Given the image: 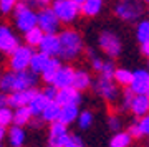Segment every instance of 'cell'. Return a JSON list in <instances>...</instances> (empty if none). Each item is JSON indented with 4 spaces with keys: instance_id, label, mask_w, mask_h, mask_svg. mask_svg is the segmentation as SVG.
I'll use <instances>...</instances> for the list:
<instances>
[{
    "instance_id": "1",
    "label": "cell",
    "mask_w": 149,
    "mask_h": 147,
    "mask_svg": "<svg viewBox=\"0 0 149 147\" xmlns=\"http://www.w3.org/2000/svg\"><path fill=\"white\" fill-rule=\"evenodd\" d=\"M38 83V74L33 71L27 69V71H8V73L2 74L0 79V89L2 93H17V91H25V89H35V86Z\"/></svg>"
},
{
    "instance_id": "2",
    "label": "cell",
    "mask_w": 149,
    "mask_h": 147,
    "mask_svg": "<svg viewBox=\"0 0 149 147\" xmlns=\"http://www.w3.org/2000/svg\"><path fill=\"white\" fill-rule=\"evenodd\" d=\"M60 37V45H61V50H60V56L63 60H73L81 53L83 50V38L76 30H71V28H66L58 35Z\"/></svg>"
},
{
    "instance_id": "3",
    "label": "cell",
    "mask_w": 149,
    "mask_h": 147,
    "mask_svg": "<svg viewBox=\"0 0 149 147\" xmlns=\"http://www.w3.org/2000/svg\"><path fill=\"white\" fill-rule=\"evenodd\" d=\"M13 17H15V26L23 33H28L33 30L35 26H38V13L33 12L27 3H17L15 10H13Z\"/></svg>"
},
{
    "instance_id": "4",
    "label": "cell",
    "mask_w": 149,
    "mask_h": 147,
    "mask_svg": "<svg viewBox=\"0 0 149 147\" xmlns=\"http://www.w3.org/2000/svg\"><path fill=\"white\" fill-rule=\"evenodd\" d=\"M81 0H56L52 3V8L61 23H71L81 12Z\"/></svg>"
},
{
    "instance_id": "5",
    "label": "cell",
    "mask_w": 149,
    "mask_h": 147,
    "mask_svg": "<svg viewBox=\"0 0 149 147\" xmlns=\"http://www.w3.org/2000/svg\"><path fill=\"white\" fill-rule=\"evenodd\" d=\"M33 50L27 45H20V46L17 48L15 51L10 55V71H27L30 69V63H32V58H33Z\"/></svg>"
},
{
    "instance_id": "6",
    "label": "cell",
    "mask_w": 149,
    "mask_h": 147,
    "mask_svg": "<svg viewBox=\"0 0 149 147\" xmlns=\"http://www.w3.org/2000/svg\"><path fill=\"white\" fill-rule=\"evenodd\" d=\"M114 13L124 21H134L139 17H143L144 5L141 2H134V0H123L114 7Z\"/></svg>"
},
{
    "instance_id": "7",
    "label": "cell",
    "mask_w": 149,
    "mask_h": 147,
    "mask_svg": "<svg viewBox=\"0 0 149 147\" xmlns=\"http://www.w3.org/2000/svg\"><path fill=\"white\" fill-rule=\"evenodd\" d=\"M58 17L55 15V12L52 7H45V8H40L38 12V28L42 30L45 35H56L60 28Z\"/></svg>"
},
{
    "instance_id": "8",
    "label": "cell",
    "mask_w": 149,
    "mask_h": 147,
    "mask_svg": "<svg viewBox=\"0 0 149 147\" xmlns=\"http://www.w3.org/2000/svg\"><path fill=\"white\" fill-rule=\"evenodd\" d=\"M98 42H100L101 50L106 53L108 56H111V58L119 56V53H121V42H119V38H118L113 32H109V30L101 32Z\"/></svg>"
},
{
    "instance_id": "9",
    "label": "cell",
    "mask_w": 149,
    "mask_h": 147,
    "mask_svg": "<svg viewBox=\"0 0 149 147\" xmlns=\"http://www.w3.org/2000/svg\"><path fill=\"white\" fill-rule=\"evenodd\" d=\"M18 46H20V42L15 32L8 25H0V51L12 55Z\"/></svg>"
},
{
    "instance_id": "10",
    "label": "cell",
    "mask_w": 149,
    "mask_h": 147,
    "mask_svg": "<svg viewBox=\"0 0 149 147\" xmlns=\"http://www.w3.org/2000/svg\"><path fill=\"white\" fill-rule=\"evenodd\" d=\"M68 126L61 122H53L50 124V132H48V147H65L68 141Z\"/></svg>"
},
{
    "instance_id": "11",
    "label": "cell",
    "mask_w": 149,
    "mask_h": 147,
    "mask_svg": "<svg viewBox=\"0 0 149 147\" xmlns=\"http://www.w3.org/2000/svg\"><path fill=\"white\" fill-rule=\"evenodd\" d=\"M95 88H96V93L101 96L103 99L109 101V103L118 99L119 93H118V88H116V84H114V79H108V78L100 76L95 84Z\"/></svg>"
},
{
    "instance_id": "12",
    "label": "cell",
    "mask_w": 149,
    "mask_h": 147,
    "mask_svg": "<svg viewBox=\"0 0 149 147\" xmlns=\"http://www.w3.org/2000/svg\"><path fill=\"white\" fill-rule=\"evenodd\" d=\"M37 89H25V91H17L8 94V107L12 109H20V107H28L32 99L37 96Z\"/></svg>"
},
{
    "instance_id": "13",
    "label": "cell",
    "mask_w": 149,
    "mask_h": 147,
    "mask_svg": "<svg viewBox=\"0 0 149 147\" xmlns=\"http://www.w3.org/2000/svg\"><path fill=\"white\" fill-rule=\"evenodd\" d=\"M74 71H76V69H73L71 66H61L52 84H53L58 91L60 89H66V88H73Z\"/></svg>"
},
{
    "instance_id": "14",
    "label": "cell",
    "mask_w": 149,
    "mask_h": 147,
    "mask_svg": "<svg viewBox=\"0 0 149 147\" xmlns=\"http://www.w3.org/2000/svg\"><path fill=\"white\" fill-rule=\"evenodd\" d=\"M136 96L146 94L149 89V71L146 69H136L133 74V83L129 86Z\"/></svg>"
},
{
    "instance_id": "15",
    "label": "cell",
    "mask_w": 149,
    "mask_h": 147,
    "mask_svg": "<svg viewBox=\"0 0 149 147\" xmlns=\"http://www.w3.org/2000/svg\"><path fill=\"white\" fill-rule=\"evenodd\" d=\"M60 50H61V45H60L58 35H45L42 45H40V53L50 58H55L60 56Z\"/></svg>"
},
{
    "instance_id": "16",
    "label": "cell",
    "mask_w": 149,
    "mask_h": 147,
    "mask_svg": "<svg viewBox=\"0 0 149 147\" xmlns=\"http://www.w3.org/2000/svg\"><path fill=\"white\" fill-rule=\"evenodd\" d=\"M56 103L61 107L63 106H78L81 103V93L76 91L74 88H66V89H60L56 96Z\"/></svg>"
},
{
    "instance_id": "17",
    "label": "cell",
    "mask_w": 149,
    "mask_h": 147,
    "mask_svg": "<svg viewBox=\"0 0 149 147\" xmlns=\"http://www.w3.org/2000/svg\"><path fill=\"white\" fill-rule=\"evenodd\" d=\"M52 101H48V98L45 94H43L42 91H38L37 93V96L32 99V103L28 104V109L32 111V114H33V117H42V114H43V111L47 109V106L50 104Z\"/></svg>"
},
{
    "instance_id": "18",
    "label": "cell",
    "mask_w": 149,
    "mask_h": 147,
    "mask_svg": "<svg viewBox=\"0 0 149 147\" xmlns=\"http://www.w3.org/2000/svg\"><path fill=\"white\" fill-rule=\"evenodd\" d=\"M129 109L133 111L134 116H138L139 119L144 117V116L149 114V98L146 94H141V96H136L131 103V107Z\"/></svg>"
},
{
    "instance_id": "19",
    "label": "cell",
    "mask_w": 149,
    "mask_h": 147,
    "mask_svg": "<svg viewBox=\"0 0 149 147\" xmlns=\"http://www.w3.org/2000/svg\"><path fill=\"white\" fill-rule=\"evenodd\" d=\"M60 68H61V63H60L58 58H50L47 68H45V71L42 73L43 81H45L47 84H52L53 79H55V76H56V73L60 71Z\"/></svg>"
},
{
    "instance_id": "20",
    "label": "cell",
    "mask_w": 149,
    "mask_h": 147,
    "mask_svg": "<svg viewBox=\"0 0 149 147\" xmlns=\"http://www.w3.org/2000/svg\"><path fill=\"white\" fill-rule=\"evenodd\" d=\"M78 116H80L78 106H63L58 121L61 124H65V126H68V124H73L74 121H78Z\"/></svg>"
},
{
    "instance_id": "21",
    "label": "cell",
    "mask_w": 149,
    "mask_h": 147,
    "mask_svg": "<svg viewBox=\"0 0 149 147\" xmlns=\"http://www.w3.org/2000/svg\"><path fill=\"white\" fill-rule=\"evenodd\" d=\"M60 112H61V106H60L56 101H52V103L47 106V109L43 111V114H42L43 122H50V124H53V122H58Z\"/></svg>"
},
{
    "instance_id": "22",
    "label": "cell",
    "mask_w": 149,
    "mask_h": 147,
    "mask_svg": "<svg viewBox=\"0 0 149 147\" xmlns=\"http://www.w3.org/2000/svg\"><path fill=\"white\" fill-rule=\"evenodd\" d=\"M91 86V76L88 74V71L83 69H76L74 71V81H73V88L76 91H85Z\"/></svg>"
},
{
    "instance_id": "23",
    "label": "cell",
    "mask_w": 149,
    "mask_h": 147,
    "mask_svg": "<svg viewBox=\"0 0 149 147\" xmlns=\"http://www.w3.org/2000/svg\"><path fill=\"white\" fill-rule=\"evenodd\" d=\"M48 61H50V56L43 55V53H35L32 58V63H30V71H33L35 74H42L47 68Z\"/></svg>"
},
{
    "instance_id": "24",
    "label": "cell",
    "mask_w": 149,
    "mask_h": 147,
    "mask_svg": "<svg viewBox=\"0 0 149 147\" xmlns=\"http://www.w3.org/2000/svg\"><path fill=\"white\" fill-rule=\"evenodd\" d=\"M32 119H33V114L28 107H20V109L13 111V126L23 127L25 124H30Z\"/></svg>"
},
{
    "instance_id": "25",
    "label": "cell",
    "mask_w": 149,
    "mask_h": 147,
    "mask_svg": "<svg viewBox=\"0 0 149 147\" xmlns=\"http://www.w3.org/2000/svg\"><path fill=\"white\" fill-rule=\"evenodd\" d=\"M7 137H8V142H10L12 147H22L25 144V131H23V127L12 126Z\"/></svg>"
},
{
    "instance_id": "26",
    "label": "cell",
    "mask_w": 149,
    "mask_h": 147,
    "mask_svg": "<svg viewBox=\"0 0 149 147\" xmlns=\"http://www.w3.org/2000/svg\"><path fill=\"white\" fill-rule=\"evenodd\" d=\"M103 8L101 0H85L81 5V13L86 17H96Z\"/></svg>"
},
{
    "instance_id": "27",
    "label": "cell",
    "mask_w": 149,
    "mask_h": 147,
    "mask_svg": "<svg viewBox=\"0 0 149 147\" xmlns=\"http://www.w3.org/2000/svg\"><path fill=\"white\" fill-rule=\"evenodd\" d=\"M133 74H134V71H129L126 68H116V71H114V81L119 86L129 88L131 83H133Z\"/></svg>"
},
{
    "instance_id": "28",
    "label": "cell",
    "mask_w": 149,
    "mask_h": 147,
    "mask_svg": "<svg viewBox=\"0 0 149 147\" xmlns=\"http://www.w3.org/2000/svg\"><path fill=\"white\" fill-rule=\"evenodd\" d=\"M43 38H45V33H43L38 26H35L33 30L25 33V43H27V46H30V48H35V46L40 48Z\"/></svg>"
},
{
    "instance_id": "29",
    "label": "cell",
    "mask_w": 149,
    "mask_h": 147,
    "mask_svg": "<svg viewBox=\"0 0 149 147\" xmlns=\"http://www.w3.org/2000/svg\"><path fill=\"white\" fill-rule=\"evenodd\" d=\"M133 141V137L126 132H116L114 136L111 137V141H109V147H129Z\"/></svg>"
},
{
    "instance_id": "30",
    "label": "cell",
    "mask_w": 149,
    "mask_h": 147,
    "mask_svg": "<svg viewBox=\"0 0 149 147\" xmlns=\"http://www.w3.org/2000/svg\"><path fill=\"white\" fill-rule=\"evenodd\" d=\"M136 38L139 43H144L149 40V20H141L136 28Z\"/></svg>"
},
{
    "instance_id": "31",
    "label": "cell",
    "mask_w": 149,
    "mask_h": 147,
    "mask_svg": "<svg viewBox=\"0 0 149 147\" xmlns=\"http://www.w3.org/2000/svg\"><path fill=\"white\" fill-rule=\"evenodd\" d=\"M13 124V109L12 107H2L0 109V126L2 127H7Z\"/></svg>"
},
{
    "instance_id": "32",
    "label": "cell",
    "mask_w": 149,
    "mask_h": 147,
    "mask_svg": "<svg viewBox=\"0 0 149 147\" xmlns=\"http://www.w3.org/2000/svg\"><path fill=\"white\" fill-rule=\"evenodd\" d=\"M76 122H78L80 129H88L93 124V114H91V111H81Z\"/></svg>"
},
{
    "instance_id": "33",
    "label": "cell",
    "mask_w": 149,
    "mask_h": 147,
    "mask_svg": "<svg viewBox=\"0 0 149 147\" xmlns=\"http://www.w3.org/2000/svg\"><path fill=\"white\" fill-rule=\"evenodd\" d=\"M136 98V94L133 93V89L131 88H126L124 89V93H123V104H121V109L126 111L131 107V103H133V99Z\"/></svg>"
},
{
    "instance_id": "34",
    "label": "cell",
    "mask_w": 149,
    "mask_h": 147,
    "mask_svg": "<svg viewBox=\"0 0 149 147\" xmlns=\"http://www.w3.org/2000/svg\"><path fill=\"white\" fill-rule=\"evenodd\" d=\"M114 71H116L114 64H113L111 61H106L104 66H103V69H101V73H100V76L108 78V79H114Z\"/></svg>"
},
{
    "instance_id": "35",
    "label": "cell",
    "mask_w": 149,
    "mask_h": 147,
    "mask_svg": "<svg viewBox=\"0 0 149 147\" xmlns=\"http://www.w3.org/2000/svg\"><path fill=\"white\" fill-rule=\"evenodd\" d=\"M108 127L111 129V131H114V134L116 132H121L119 129H121V119L118 117V116H109L108 117Z\"/></svg>"
},
{
    "instance_id": "36",
    "label": "cell",
    "mask_w": 149,
    "mask_h": 147,
    "mask_svg": "<svg viewBox=\"0 0 149 147\" xmlns=\"http://www.w3.org/2000/svg\"><path fill=\"white\" fill-rule=\"evenodd\" d=\"M42 93L48 98V101H56V96H58V89L55 88L53 84H47V86H45V89H43Z\"/></svg>"
},
{
    "instance_id": "37",
    "label": "cell",
    "mask_w": 149,
    "mask_h": 147,
    "mask_svg": "<svg viewBox=\"0 0 149 147\" xmlns=\"http://www.w3.org/2000/svg\"><path fill=\"white\" fill-rule=\"evenodd\" d=\"M65 147H85V144H83V141H81L80 136H76V134H70L68 141H66V144H65Z\"/></svg>"
},
{
    "instance_id": "38",
    "label": "cell",
    "mask_w": 149,
    "mask_h": 147,
    "mask_svg": "<svg viewBox=\"0 0 149 147\" xmlns=\"http://www.w3.org/2000/svg\"><path fill=\"white\" fill-rule=\"evenodd\" d=\"M15 2L13 0H0V12L2 13H10L15 10Z\"/></svg>"
},
{
    "instance_id": "39",
    "label": "cell",
    "mask_w": 149,
    "mask_h": 147,
    "mask_svg": "<svg viewBox=\"0 0 149 147\" xmlns=\"http://www.w3.org/2000/svg\"><path fill=\"white\" fill-rule=\"evenodd\" d=\"M128 134H129L131 137H133V139H141V137H144V136H143V132H141V127H139L138 121H136V122H133V124L129 126Z\"/></svg>"
},
{
    "instance_id": "40",
    "label": "cell",
    "mask_w": 149,
    "mask_h": 147,
    "mask_svg": "<svg viewBox=\"0 0 149 147\" xmlns=\"http://www.w3.org/2000/svg\"><path fill=\"white\" fill-rule=\"evenodd\" d=\"M139 127H141V132H143V136H149V114L141 117L138 121Z\"/></svg>"
},
{
    "instance_id": "41",
    "label": "cell",
    "mask_w": 149,
    "mask_h": 147,
    "mask_svg": "<svg viewBox=\"0 0 149 147\" xmlns=\"http://www.w3.org/2000/svg\"><path fill=\"white\" fill-rule=\"evenodd\" d=\"M91 66L95 71H100L101 73L103 66H104V61H101V58H95V60H91Z\"/></svg>"
},
{
    "instance_id": "42",
    "label": "cell",
    "mask_w": 149,
    "mask_h": 147,
    "mask_svg": "<svg viewBox=\"0 0 149 147\" xmlns=\"http://www.w3.org/2000/svg\"><path fill=\"white\" fill-rule=\"evenodd\" d=\"M7 106H8V96L0 91V109L2 107H7Z\"/></svg>"
},
{
    "instance_id": "43",
    "label": "cell",
    "mask_w": 149,
    "mask_h": 147,
    "mask_svg": "<svg viewBox=\"0 0 149 147\" xmlns=\"http://www.w3.org/2000/svg\"><path fill=\"white\" fill-rule=\"evenodd\" d=\"M141 53H143L144 56L149 58V40L144 42V43H141Z\"/></svg>"
},
{
    "instance_id": "44",
    "label": "cell",
    "mask_w": 149,
    "mask_h": 147,
    "mask_svg": "<svg viewBox=\"0 0 149 147\" xmlns=\"http://www.w3.org/2000/svg\"><path fill=\"white\" fill-rule=\"evenodd\" d=\"M42 122H43L42 117H33L32 122H30V126H32V127H42V126H43Z\"/></svg>"
},
{
    "instance_id": "45",
    "label": "cell",
    "mask_w": 149,
    "mask_h": 147,
    "mask_svg": "<svg viewBox=\"0 0 149 147\" xmlns=\"http://www.w3.org/2000/svg\"><path fill=\"white\" fill-rule=\"evenodd\" d=\"M7 136H8V132L5 131V127H2V126H0V142L3 141V139H5Z\"/></svg>"
},
{
    "instance_id": "46",
    "label": "cell",
    "mask_w": 149,
    "mask_h": 147,
    "mask_svg": "<svg viewBox=\"0 0 149 147\" xmlns=\"http://www.w3.org/2000/svg\"><path fill=\"white\" fill-rule=\"evenodd\" d=\"M146 96H148V98H149V89H148V93H146Z\"/></svg>"
},
{
    "instance_id": "47",
    "label": "cell",
    "mask_w": 149,
    "mask_h": 147,
    "mask_svg": "<svg viewBox=\"0 0 149 147\" xmlns=\"http://www.w3.org/2000/svg\"><path fill=\"white\" fill-rule=\"evenodd\" d=\"M148 68H149V61H148ZM148 71H149V69H148Z\"/></svg>"
},
{
    "instance_id": "48",
    "label": "cell",
    "mask_w": 149,
    "mask_h": 147,
    "mask_svg": "<svg viewBox=\"0 0 149 147\" xmlns=\"http://www.w3.org/2000/svg\"><path fill=\"white\" fill-rule=\"evenodd\" d=\"M0 147H2V144H0Z\"/></svg>"
},
{
    "instance_id": "49",
    "label": "cell",
    "mask_w": 149,
    "mask_h": 147,
    "mask_svg": "<svg viewBox=\"0 0 149 147\" xmlns=\"http://www.w3.org/2000/svg\"><path fill=\"white\" fill-rule=\"evenodd\" d=\"M0 79H2V76H0Z\"/></svg>"
},
{
    "instance_id": "50",
    "label": "cell",
    "mask_w": 149,
    "mask_h": 147,
    "mask_svg": "<svg viewBox=\"0 0 149 147\" xmlns=\"http://www.w3.org/2000/svg\"><path fill=\"white\" fill-rule=\"evenodd\" d=\"M148 146H149V142H148Z\"/></svg>"
},
{
    "instance_id": "51",
    "label": "cell",
    "mask_w": 149,
    "mask_h": 147,
    "mask_svg": "<svg viewBox=\"0 0 149 147\" xmlns=\"http://www.w3.org/2000/svg\"><path fill=\"white\" fill-rule=\"evenodd\" d=\"M148 12H149V8H148Z\"/></svg>"
}]
</instances>
